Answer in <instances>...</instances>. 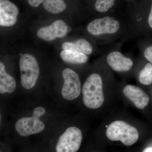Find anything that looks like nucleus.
Instances as JSON below:
<instances>
[{
  "label": "nucleus",
  "instance_id": "3",
  "mask_svg": "<svg viewBox=\"0 0 152 152\" xmlns=\"http://www.w3.org/2000/svg\"><path fill=\"white\" fill-rule=\"evenodd\" d=\"M21 72V83L26 89L35 86L39 75V68L37 61L34 56L26 54L21 57L20 60Z\"/></svg>",
  "mask_w": 152,
  "mask_h": 152
},
{
  "label": "nucleus",
  "instance_id": "18",
  "mask_svg": "<svg viewBox=\"0 0 152 152\" xmlns=\"http://www.w3.org/2000/svg\"><path fill=\"white\" fill-rule=\"evenodd\" d=\"M144 57L149 62L152 64V46L150 45L147 47L144 52Z\"/></svg>",
  "mask_w": 152,
  "mask_h": 152
},
{
  "label": "nucleus",
  "instance_id": "22",
  "mask_svg": "<svg viewBox=\"0 0 152 152\" xmlns=\"http://www.w3.org/2000/svg\"><path fill=\"white\" fill-rule=\"evenodd\" d=\"M1 113H0V126H1Z\"/></svg>",
  "mask_w": 152,
  "mask_h": 152
},
{
  "label": "nucleus",
  "instance_id": "12",
  "mask_svg": "<svg viewBox=\"0 0 152 152\" xmlns=\"http://www.w3.org/2000/svg\"><path fill=\"white\" fill-rule=\"evenodd\" d=\"M64 50L77 51L88 55L92 53L94 49L91 43L88 40L80 38L73 42H66L62 45Z\"/></svg>",
  "mask_w": 152,
  "mask_h": 152
},
{
  "label": "nucleus",
  "instance_id": "15",
  "mask_svg": "<svg viewBox=\"0 0 152 152\" xmlns=\"http://www.w3.org/2000/svg\"><path fill=\"white\" fill-rule=\"evenodd\" d=\"M43 4L44 8L48 12L54 14L60 13L66 8L64 0H44Z\"/></svg>",
  "mask_w": 152,
  "mask_h": 152
},
{
  "label": "nucleus",
  "instance_id": "23",
  "mask_svg": "<svg viewBox=\"0 0 152 152\" xmlns=\"http://www.w3.org/2000/svg\"><path fill=\"white\" fill-rule=\"evenodd\" d=\"M127 1H128V0H127Z\"/></svg>",
  "mask_w": 152,
  "mask_h": 152
},
{
  "label": "nucleus",
  "instance_id": "7",
  "mask_svg": "<svg viewBox=\"0 0 152 152\" xmlns=\"http://www.w3.org/2000/svg\"><path fill=\"white\" fill-rule=\"evenodd\" d=\"M64 84L61 90L63 98L73 100L78 97L81 92V84L78 74L69 68L63 70Z\"/></svg>",
  "mask_w": 152,
  "mask_h": 152
},
{
  "label": "nucleus",
  "instance_id": "8",
  "mask_svg": "<svg viewBox=\"0 0 152 152\" xmlns=\"http://www.w3.org/2000/svg\"><path fill=\"white\" fill-rule=\"evenodd\" d=\"M69 28L62 20H58L48 26L39 29L37 33L38 37L46 41H51L57 38L64 37L68 32Z\"/></svg>",
  "mask_w": 152,
  "mask_h": 152
},
{
  "label": "nucleus",
  "instance_id": "2",
  "mask_svg": "<svg viewBox=\"0 0 152 152\" xmlns=\"http://www.w3.org/2000/svg\"><path fill=\"white\" fill-rule=\"evenodd\" d=\"M107 137L113 141H121L130 146L137 142L139 133L137 128L123 121H116L109 125L106 132Z\"/></svg>",
  "mask_w": 152,
  "mask_h": 152
},
{
  "label": "nucleus",
  "instance_id": "13",
  "mask_svg": "<svg viewBox=\"0 0 152 152\" xmlns=\"http://www.w3.org/2000/svg\"><path fill=\"white\" fill-rule=\"evenodd\" d=\"M16 87L15 79L6 72L4 65L0 61V94H11L15 91Z\"/></svg>",
  "mask_w": 152,
  "mask_h": 152
},
{
  "label": "nucleus",
  "instance_id": "20",
  "mask_svg": "<svg viewBox=\"0 0 152 152\" xmlns=\"http://www.w3.org/2000/svg\"><path fill=\"white\" fill-rule=\"evenodd\" d=\"M148 23L149 26L151 28H152V7H151V10H150L148 18Z\"/></svg>",
  "mask_w": 152,
  "mask_h": 152
},
{
  "label": "nucleus",
  "instance_id": "14",
  "mask_svg": "<svg viewBox=\"0 0 152 152\" xmlns=\"http://www.w3.org/2000/svg\"><path fill=\"white\" fill-rule=\"evenodd\" d=\"M62 59L66 63L71 64H83L88 60V55L72 50H63L60 54Z\"/></svg>",
  "mask_w": 152,
  "mask_h": 152
},
{
  "label": "nucleus",
  "instance_id": "10",
  "mask_svg": "<svg viewBox=\"0 0 152 152\" xmlns=\"http://www.w3.org/2000/svg\"><path fill=\"white\" fill-rule=\"evenodd\" d=\"M123 93L137 108L143 110L149 104V96L140 87L127 85L124 88Z\"/></svg>",
  "mask_w": 152,
  "mask_h": 152
},
{
  "label": "nucleus",
  "instance_id": "6",
  "mask_svg": "<svg viewBox=\"0 0 152 152\" xmlns=\"http://www.w3.org/2000/svg\"><path fill=\"white\" fill-rule=\"evenodd\" d=\"M83 140L81 130L76 127L68 128L60 136L56 147L57 152H77Z\"/></svg>",
  "mask_w": 152,
  "mask_h": 152
},
{
  "label": "nucleus",
  "instance_id": "16",
  "mask_svg": "<svg viewBox=\"0 0 152 152\" xmlns=\"http://www.w3.org/2000/svg\"><path fill=\"white\" fill-rule=\"evenodd\" d=\"M139 82L142 84L148 86L152 83V65L147 63L143 69H142L139 75Z\"/></svg>",
  "mask_w": 152,
  "mask_h": 152
},
{
  "label": "nucleus",
  "instance_id": "5",
  "mask_svg": "<svg viewBox=\"0 0 152 152\" xmlns=\"http://www.w3.org/2000/svg\"><path fill=\"white\" fill-rule=\"evenodd\" d=\"M121 23L113 17L106 16L95 19L87 26L88 32L93 36L99 37L113 35L119 31Z\"/></svg>",
  "mask_w": 152,
  "mask_h": 152
},
{
  "label": "nucleus",
  "instance_id": "1",
  "mask_svg": "<svg viewBox=\"0 0 152 152\" xmlns=\"http://www.w3.org/2000/svg\"><path fill=\"white\" fill-rule=\"evenodd\" d=\"M85 105L91 109H97L103 105L104 101L103 83L100 75L93 73L88 77L82 88Z\"/></svg>",
  "mask_w": 152,
  "mask_h": 152
},
{
  "label": "nucleus",
  "instance_id": "11",
  "mask_svg": "<svg viewBox=\"0 0 152 152\" xmlns=\"http://www.w3.org/2000/svg\"><path fill=\"white\" fill-rule=\"evenodd\" d=\"M106 61L112 69L119 72L129 71L134 65L130 58L125 56L118 51L110 53L107 56Z\"/></svg>",
  "mask_w": 152,
  "mask_h": 152
},
{
  "label": "nucleus",
  "instance_id": "21",
  "mask_svg": "<svg viewBox=\"0 0 152 152\" xmlns=\"http://www.w3.org/2000/svg\"><path fill=\"white\" fill-rule=\"evenodd\" d=\"M142 152H152V148L151 147H147Z\"/></svg>",
  "mask_w": 152,
  "mask_h": 152
},
{
  "label": "nucleus",
  "instance_id": "19",
  "mask_svg": "<svg viewBox=\"0 0 152 152\" xmlns=\"http://www.w3.org/2000/svg\"><path fill=\"white\" fill-rule=\"evenodd\" d=\"M44 0H28L29 4L34 7H37L43 3Z\"/></svg>",
  "mask_w": 152,
  "mask_h": 152
},
{
  "label": "nucleus",
  "instance_id": "9",
  "mask_svg": "<svg viewBox=\"0 0 152 152\" xmlns=\"http://www.w3.org/2000/svg\"><path fill=\"white\" fill-rule=\"evenodd\" d=\"M19 9L8 0H0V26L10 27L15 24Z\"/></svg>",
  "mask_w": 152,
  "mask_h": 152
},
{
  "label": "nucleus",
  "instance_id": "4",
  "mask_svg": "<svg viewBox=\"0 0 152 152\" xmlns=\"http://www.w3.org/2000/svg\"><path fill=\"white\" fill-rule=\"evenodd\" d=\"M45 113L43 107H37L33 112L32 117L23 118L18 120L15 129L20 135L27 137L42 132L45 128V124L40 120V117Z\"/></svg>",
  "mask_w": 152,
  "mask_h": 152
},
{
  "label": "nucleus",
  "instance_id": "17",
  "mask_svg": "<svg viewBox=\"0 0 152 152\" xmlns=\"http://www.w3.org/2000/svg\"><path fill=\"white\" fill-rule=\"evenodd\" d=\"M115 0H97L95 3V9L100 13H105L115 5Z\"/></svg>",
  "mask_w": 152,
  "mask_h": 152
}]
</instances>
